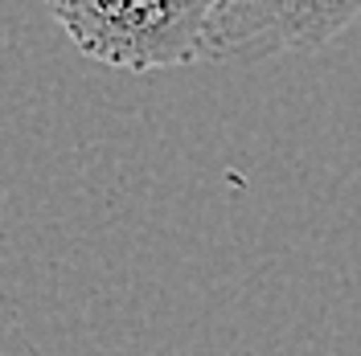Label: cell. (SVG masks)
<instances>
[{
    "mask_svg": "<svg viewBox=\"0 0 361 356\" xmlns=\"http://www.w3.org/2000/svg\"><path fill=\"white\" fill-rule=\"evenodd\" d=\"M78 53L111 70H169L202 62L222 0H45Z\"/></svg>",
    "mask_w": 361,
    "mask_h": 356,
    "instance_id": "cell-1",
    "label": "cell"
},
{
    "mask_svg": "<svg viewBox=\"0 0 361 356\" xmlns=\"http://www.w3.org/2000/svg\"><path fill=\"white\" fill-rule=\"evenodd\" d=\"M361 17V0H222L202 62H259L320 49Z\"/></svg>",
    "mask_w": 361,
    "mask_h": 356,
    "instance_id": "cell-2",
    "label": "cell"
}]
</instances>
